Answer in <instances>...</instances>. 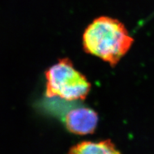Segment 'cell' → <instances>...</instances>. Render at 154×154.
<instances>
[{"label": "cell", "instance_id": "4", "mask_svg": "<svg viewBox=\"0 0 154 154\" xmlns=\"http://www.w3.org/2000/svg\"><path fill=\"white\" fill-rule=\"evenodd\" d=\"M68 154H122L110 140L98 142L84 141L72 147Z\"/></svg>", "mask_w": 154, "mask_h": 154}, {"label": "cell", "instance_id": "2", "mask_svg": "<svg viewBox=\"0 0 154 154\" xmlns=\"http://www.w3.org/2000/svg\"><path fill=\"white\" fill-rule=\"evenodd\" d=\"M45 76L48 98H60L67 101L84 100L91 89V84L86 77L67 58L50 67Z\"/></svg>", "mask_w": 154, "mask_h": 154}, {"label": "cell", "instance_id": "3", "mask_svg": "<svg viewBox=\"0 0 154 154\" xmlns=\"http://www.w3.org/2000/svg\"><path fill=\"white\" fill-rule=\"evenodd\" d=\"M98 122L97 113L93 109L87 107L71 110L65 118L67 130L78 135L93 134L97 127Z\"/></svg>", "mask_w": 154, "mask_h": 154}, {"label": "cell", "instance_id": "1", "mask_svg": "<svg viewBox=\"0 0 154 154\" xmlns=\"http://www.w3.org/2000/svg\"><path fill=\"white\" fill-rule=\"evenodd\" d=\"M134 38L118 19L100 16L88 25L83 34L84 50L114 67L131 49Z\"/></svg>", "mask_w": 154, "mask_h": 154}]
</instances>
